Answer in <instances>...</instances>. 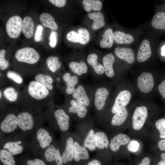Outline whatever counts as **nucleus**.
<instances>
[{
	"label": "nucleus",
	"mask_w": 165,
	"mask_h": 165,
	"mask_svg": "<svg viewBox=\"0 0 165 165\" xmlns=\"http://www.w3.org/2000/svg\"><path fill=\"white\" fill-rule=\"evenodd\" d=\"M15 57L18 61L30 64L36 63L40 58L39 53L34 48L25 47L18 50Z\"/></svg>",
	"instance_id": "obj_6"
},
{
	"label": "nucleus",
	"mask_w": 165,
	"mask_h": 165,
	"mask_svg": "<svg viewBox=\"0 0 165 165\" xmlns=\"http://www.w3.org/2000/svg\"><path fill=\"white\" fill-rule=\"evenodd\" d=\"M54 116L60 129L62 131L67 130L69 127L70 117L63 109H56L54 112Z\"/></svg>",
	"instance_id": "obj_19"
},
{
	"label": "nucleus",
	"mask_w": 165,
	"mask_h": 165,
	"mask_svg": "<svg viewBox=\"0 0 165 165\" xmlns=\"http://www.w3.org/2000/svg\"><path fill=\"white\" fill-rule=\"evenodd\" d=\"M23 20L18 15L13 16L7 21L6 26V32L11 38H16L20 35L22 31Z\"/></svg>",
	"instance_id": "obj_10"
},
{
	"label": "nucleus",
	"mask_w": 165,
	"mask_h": 165,
	"mask_svg": "<svg viewBox=\"0 0 165 165\" xmlns=\"http://www.w3.org/2000/svg\"><path fill=\"white\" fill-rule=\"evenodd\" d=\"M131 96L130 92L128 90L121 91L117 95L111 108V113L115 114L125 108L129 103Z\"/></svg>",
	"instance_id": "obj_11"
},
{
	"label": "nucleus",
	"mask_w": 165,
	"mask_h": 165,
	"mask_svg": "<svg viewBox=\"0 0 165 165\" xmlns=\"http://www.w3.org/2000/svg\"><path fill=\"white\" fill-rule=\"evenodd\" d=\"M2 93L1 90H0V99H1L2 97Z\"/></svg>",
	"instance_id": "obj_54"
},
{
	"label": "nucleus",
	"mask_w": 165,
	"mask_h": 165,
	"mask_svg": "<svg viewBox=\"0 0 165 165\" xmlns=\"http://www.w3.org/2000/svg\"><path fill=\"white\" fill-rule=\"evenodd\" d=\"M151 24L155 29L165 30V12H160L156 14L153 18Z\"/></svg>",
	"instance_id": "obj_32"
},
{
	"label": "nucleus",
	"mask_w": 165,
	"mask_h": 165,
	"mask_svg": "<svg viewBox=\"0 0 165 165\" xmlns=\"http://www.w3.org/2000/svg\"><path fill=\"white\" fill-rule=\"evenodd\" d=\"M23 159L22 162L23 165H47L42 159L28 157Z\"/></svg>",
	"instance_id": "obj_41"
},
{
	"label": "nucleus",
	"mask_w": 165,
	"mask_h": 165,
	"mask_svg": "<svg viewBox=\"0 0 165 165\" xmlns=\"http://www.w3.org/2000/svg\"><path fill=\"white\" fill-rule=\"evenodd\" d=\"M148 115L147 108L145 106L137 107L132 116V125L135 131L141 130L143 127Z\"/></svg>",
	"instance_id": "obj_9"
},
{
	"label": "nucleus",
	"mask_w": 165,
	"mask_h": 165,
	"mask_svg": "<svg viewBox=\"0 0 165 165\" xmlns=\"http://www.w3.org/2000/svg\"><path fill=\"white\" fill-rule=\"evenodd\" d=\"M68 66L72 72L78 76L80 79L87 76L88 67L86 62L82 60L71 61L69 63Z\"/></svg>",
	"instance_id": "obj_18"
},
{
	"label": "nucleus",
	"mask_w": 165,
	"mask_h": 165,
	"mask_svg": "<svg viewBox=\"0 0 165 165\" xmlns=\"http://www.w3.org/2000/svg\"><path fill=\"white\" fill-rule=\"evenodd\" d=\"M139 146L140 144L137 141L133 140L128 143L127 148L130 152H136L138 150Z\"/></svg>",
	"instance_id": "obj_44"
},
{
	"label": "nucleus",
	"mask_w": 165,
	"mask_h": 165,
	"mask_svg": "<svg viewBox=\"0 0 165 165\" xmlns=\"http://www.w3.org/2000/svg\"><path fill=\"white\" fill-rule=\"evenodd\" d=\"M74 143L72 137H69L67 139L65 149L61 155L63 164L71 161L74 159Z\"/></svg>",
	"instance_id": "obj_24"
},
{
	"label": "nucleus",
	"mask_w": 165,
	"mask_h": 165,
	"mask_svg": "<svg viewBox=\"0 0 165 165\" xmlns=\"http://www.w3.org/2000/svg\"><path fill=\"white\" fill-rule=\"evenodd\" d=\"M130 141V138L127 134H119L111 139L109 144L110 148L112 151H117L121 146L128 144Z\"/></svg>",
	"instance_id": "obj_21"
},
{
	"label": "nucleus",
	"mask_w": 165,
	"mask_h": 165,
	"mask_svg": "<svg viewBox=\"0 0 165 165\" xmlns=\"http://www.w3.org/2000/svg\"><path fill=\"white\" fill-rule=\"evenodd\" d=\"M89 18L93 20L92 28L94 30L100 29L105 24L104 17L103 13L100 12H94L89 13L88 14Z\"/></svg>",
	"instance_id": "obj_26"
},
{
	"label": "nucleus",
	"mask_w": 165,
	"mask_h": 165,
	"mask_svg": "<svg viewBox=\"0 0 165 165\" xmlns=\"http://www.w3.org/2000/svg\"><path fill=\"white\" fill-rule=\"evenodd\" d=\"M114 35L115 41L119 44H129L134 41V38L131 35L123 31H116L114 33Z\"/></svg>",
	"instance_id": "obj_31"
},
{
	"label": "nucleus",
	"mask_w": 165,
	"mask_h": 165,
	"mask_svg": "<svg viewBox=\"0 0 165 165\" xmlns=\"http://www.w3.org/2000/svg\"><path fill=\"white\" fill-rule=\"evenodd\" d=\"M40 155L47 165H51L53 163L56 165L63 164L59 149L52 143L42 152Z\"/></svg>",
	"instance_id": "obj_7"
},
{
	"label": "nucleus",
	"mask_w": 165,
	"mask_h": 165,
	"mask_svg": "<svg viewBox=\"0 0 165 165\" xmlns=\"http://www.w3.org/2000/svg\"><path fill=\"white\" fill-rule=\"evenodd\" d=\"M153 161H152L151 165H165V152L160 154L159 158Z\"/></svg>",
	"instance_id": "obj_48"
},
{
	"label": "nucleus",
	"mask_w": 165,
	"mask_h": 165,
	"mask_svg": "<svg viewBox=\"0 0 165 165\" xmlns=\"http://www.w3.org/2000/svg\"><path fill=\"white\" fill-rule=\"evenodd\" d=\"M105 85L101 83L96 86L93 104L98 111L104 109L110 96V90Z\"/></svg>",
	"instance_id": "obj_5"
},
{
	"label": "nucleus",
	"mask_w": 165,
	"mask_h": 165,
	"mask_svg": "<svg viewBox=\"0 0 165 165\" xmlns=\"http://www.w3.org/2000/svg\"><path fill=\"white\" fill-rule=\"evenodd\" d=\"M43 28L42 26L41 25H37L34 37L35 42H38L42 40Z\"/></svg>",
	"instance_id": "obj_45"
},
{
	"label": "nucleus",
	"mask_w": 165,
	"mask_h": 165,
	"mask_svg": "<svg viewBox=\"0 0 165 165\" xmlns=\"http://www.w3.org/2000/svg\"><path fill=\"white\" fill-rule=\"evenodd\" d=\"M74 159L76 162L80 160H86L89 158L88 152L84 146H80L77 142L74 143Z\"/></svg>",
	"instance_id": "obj_28"
},
{
	"label": "nucleus",
	"mask_w": 165,
	"mask_h": 165,
	"mask_svg": "<svg viewBox=\"0 0 165 165\" xmlns=\"http://www.w3.org/2000/svg\"><path fill=\"white\" fill-rule=\"evenodd\" d=\"M158 88L161 95L165 99V79L159 84Z\"/></svg>",
	"instance_id": "obj_50"
},
{
	"label": "nucleus",
	"mask_w": 165,
	"mask_h": 165,
	"mask_svg": "<svg viewBox=\"0 0 165 165\" xmlns=\"http://www.w3.org/2000/svg\"><path fill=\"white\" fill-rule=\"evenodd\" d=\"M66 38L70 42L86 44L89 41L90 35L88 30L85 28H80L77 31H71L68 32Z\"/></svg>",
	"instance_id": "obj_14"
},
{
	"label": "nucleus",
	"mask_w": 165,
	"mask_h": 165,
	"mask_svg": "<svg viewBox=\"0 0 165 165\" xmlns=\"http://www.w3.org/2000/svg\"><path fill=\"white\" fill-rule=\"evenodd\" d=\"M138 85L140 91L147 94L151 92L154 85V80L152 75L150 73L143 72L138 77Z\"/></svg>",
	"instance_id": "obj_15"
},
{
	"label": "nucleus",
	"mask_w": 165,
	"mask_h": 165,
	"mask_svg": "<svg viewBox=\"0 0 165 165\" xmlns=\"http://www.w3.org/2000/svg\"><path fill=\"white\" fill-rule=\"evenodd\" d=\"M115 53L119 59L125 61L129 64L133 63L135 61L133 51L130 48L118 47L115 49Z\"/></svg>",
	"instance_id": "obj_20"
},
{
	"label": "nucleus",
	"mask_w": 165,
	"mask_h": 165,
	"mask_svg": "<svg viewBox=\"0 0 165 165\" xmlns=\"http://www.w3.org/2000/svg\"><path fill=\"white\" fill-rule=\"evenodd\" d=\"M95 138L96 147L101 149L104 148H108L109 145L108 139L104 132H97L95 134Z\"/></svg>",
	"instance_id": "obj_36"
},
{
	"label": "nucleus",
	"mask_w": 165,
	"mask_h": 165,
	"mask_svg": "<svg viewBox=\"0 0 165 165\" xmlns=\"http://www.w3.org/2000/svg\"><path fill=\"white\" fill-rule=\"evenodd\" d=\"M6 50L2 49L0 50V68L2 70H4L9 66V62L5 58Z\"/></svg>",
	"instance_id": "obj_43"
},
{
	"label": "nucleus",
	"mask_w": 165,
	"mask_h": 165,
	"mask_svg": "<svg viewBox=\"0 0 165 165\" xmlns=\"http://www.w3.org/2000/svg\"><path fill=\"white\" fill-rule=\"evenodd\" d=\"M14 156L6 150L1 148L0 161L2 165H16Z\"/></svg>",
	"instance_id": "obj_34"
},
{
	"label": "nucleus",
	"mask_w": 165,
	"mask_h": 165,
	"mask_svg": "<svg viewBox=\"0 0 165 165\" xmlns=\"http://www.w3.org/2000/svg\"><path fill=\"white\" fill-rule=\"evenodd\" d=\"M102 38L100 45L103 48H110L113 45L114 39V35L112 29L110 28L106 29L102 35Z\"/></svg>",
	"instance_id": "obj_29"
},
{
	"label": "nucleus",
	"mask_w": 165,
	"mask_h": 165,
	"mask_svg": "<svg viewBox=\"0 0 165 165\" xmlns=\"http://www.w3.org/2000/svg\"><path fill=\"white\" fill-rule=\"evenodd\" d=\"M34 28V24L32 19L29 16L25 17L23 20L22 31L27 38L32 37Z\"/></svg>",
	"instance_id": "obj_25"
},
{
	"label": "nucleus",
	"mask_w": 165,
	"mask_h": 165,
	"mask_svg": "<svg viewBox=\"0 0 165 165\" xmlns=\"http://www.w3.org/2000/svg\"><path fill=\"white\" fill-rule=\"evenodd\" d=\"M155 126L159 132L160 138L162 139H165V118L157 120Z\"/></svg>",
	"instance_id": "obj_40"
},
{
	"label": "nucleus",
	"mask_w": 165,
	"mask_h": 165,
	"mask_svg": "<svg viewBox=\"0 0 165 165\" xmlns=\"http://www.w3.org/2000/svg\"><path fill=\"white\" fill-rule=\"evenodd\" d=\"M29 95L37 100H42L49 95V90L39 82L35 81H31L28 87Z\"/></svg>",
	"instance_id": "obj_12"
},
{
	"label": "nucleus",
	"mask_w": 165,
	"mask_h": 165,
	"mask_svg": "<svg viewBox=\"0 0 165 165\" xmlns=\"http://www.w3.org/2000/svg\"><path fill=\"white\" fill-rule=\"evenodd\" d=\"M57 34L56 31L51 32L49 38V44L52 48H55L56 45L57 40Z\"/></svg>",
	"instance_id": "obj_47"
},
{
	"label": "nucleus",
	"mask_w": 165,
	"mask_h": 165,
	"mask_svg": "<svg viewBox=\"0 0 165 165\" xmlns=\"http://www.w3.org/2000/svg\"><path fill=\"white\" fill-rule=\"evenodd\" d=\"M152 54L149 41L147 39L143 41L139 47L137 58L140 62H143L148 59Z\"/></svg>",
	"instance_id": "obj_22"
},
{
	"label": "nucleus",
	"mask_w": 165,
	"mask_h": 165,
	"mask_svg": "<svg viewBox=\"0 0 165 165\" xmlns=\"http://www.w3.org/2000/svg\"><path fill=\"white\" fill-rule=\"evenodd\" d=\"M62 80L65 83V93L68 95H71L80 82L79 77L73 73H65L62 76Z\"/></svg>",
	"instance_id": "obj_17"
},
{
	"label": "nucleus",
	"mask_w": 165,
	"mask_h": 165,
	"mask_svg": "<svg viewBox=\"0 0 165 165\" xmlns=\"http://www.w3.org/2000/svg\"><path fill=\"white\" fill-rule=\"evenodd\" d=\"M17 123L20 134L25 136L32 134L35 129L41 126L36 122L33 116L29 112L24 111L17 115Z\"/></svg>",
	"instance_id": "obj_4"
},
{
	"label": "nucleus",
	"mask_w": 165,
	"mask_h": 165,
	"mask_svg": "<svg viewBox=\"0 0 165 165\" xmlns=\"http://www.w3.org/2000/svg\"><path fill=\"white\" fill-rule=\"evenodd\" d=\"M128 115L127 109L125 108L113 115L111 122L113 126H118L123 124L126 120Z\"/></svg>",
	"instance_id": "obj_30"
},
{
	"label": "nucleus",
	"mask_w": 165,
	"mask_h": 165,
	"mask_svg": "<svg viewBox=\"0 0 165 165\" xmlns=\"http://www.w3.org/2000/svg\"><path fill=\"white\" fill-rule=\"evenodd\" d=\"M98 60V56L95 53L89 54L86 58L88 64L92 67L93 70L91 75L95 78L100 80L105 74V69L103 64L99 63Z\"/></svg>",
	"instance_id": "obj_16"
},
{
	"label": "nucleus",
	"mask_w": 165,
	"mask_h": 165,
	"mask_svg": "<svg viewBox=\"0 0 165 165\" xmlns=\"http://www.w3.org/2000/svg\"><path fill=\"white\" fill-rule=\"evenodd\" d=\"M39 20L42 26L55 31L58 28V25L54 18L50 14L47 13H42L39 17Z\"/></svg>",
	"instance_id": "obj_27"
},
{
	"label": "nucleus",
	"mask_w": 165,
	"mask_h": 165,
	"mask_svg": "<svg viewBox=\"0 0 165 165\" xmlns=\"http://www.w3.org/2000/svg\"><path fill=\"white\" fill-rule=\"evenodd\" d=\"M29 143L24 139V136L20 134L12 135L4 139L1 143V148L8 151L13 156L22 153L28 149Z\"/></svg>",
	"instance_id": "obj_2"
},
{
	"label": "nucleus",
	"mask_w": 165,
	"mask_h": 165,
	"mask_svg": "<svg viewBox=\"0 0 165 165\" xmlns=\"http://www.w3.org/2000/svg\"><path fill=\"white\" fill-rule=\"evenodd\" d=\"M7 77L15 82L20 84L23 82L21 76L18 73L13 71H9L6 73Z\"/></svg>",
	"instance_id": "obj_42"
},
{
	"label": "nucleus",
	"mask_w": 165,
	"mask_h": 165,
	"mask_svg": "<svg viewBox=\"0 0 165 165\" xmlns=\"http://www.w3.org/2000/svg\"><path fill=\"white\" fill-rule=\"evenodd\" d=\"M87 165H101V163L98 160H94L89 162Z\"/></svg>",
	"instance_id": "obj_52"
},
{
	"label": "nucleus",
	"mask_w": 165,
	"mask_h": 165,
	"mask_svg": "<svg viewBox=\"0 0 165 165\" xmlns=\"http://www.w3.org/2000/svg\"><path fill=\"white\" fill-rule=\"evenodd\" d=\"M0 129L2 133L13 135L19 129L17 115L12 113L7 115L1 122Z\"/></svg>",
	"instance_id": "obj_8"
},
{
	"label": "nucleus",
	"mask_w": 165,
	"mask_h": 165,
	"mask_svg": "<svg viewBox=\"0 0 165 165\" xmlns=\"http://www.w3.org/2000/svg\"><path fill=\"white\" fill-rule=\"evenodd\" d=\"M157 146L161 151L165 152V139H161L158 141Z\"/></svg>",
	"instance_id": "obj_51"
},
{
	"label": "nucleus",
	"mask_w": 165,
	"mask_h": 165,
	"mask_svg": "<svg viewBox=\"0 0 165 165\" xmlns=\"http://www.w3.org/2000/svg\"><path fill=\"white\" fill-rule=\"evenodd\" d=\"M102 61L105 75L110 78L114 77L115 75L113 67L115 61L114 55L111 53L107 54L103 57Z\"/></svg>",
	"instance_id": "obj_23"
},
{
	"label": "nucleus",
	"mask_w": 165,
	"mask_h": 165,
	"mask_svg": "<svg viewBox=\"0 0 165 165\" xmlns=\"http://www.w3.org/2000/svg\"><path fill=\"white\" fill-rule=\"evenodd\" d=\"M152 161L149 157L145 156L136 161L133 165H151Z\"/></svg>",
	"instance_id": "obj_46"
},
{
	"label": "nucleus",
	"mask_w": 165,
	"mask_h": 165,
	"mask_svg": "<svg viewBox=\"0 0 165 165\" xmlns=\"http://www.w3.org/2000/svg\"><path fill=\"white\" fill-rule=\"evenodd\" d=\"M3 95L5 98L10 102H15L17 100L18 93L13 87L6 88L3 91Z\"/></svg>",
	"instance_id": "obj_39"
},
{
	"label": "nucleus",
	"mask_w": 165,
	"mask_h": 165,
	"mask_svg": "<svg viewBox=\"0 0 165 165\" xmlns=\"http://www.w3.org/2000/svg\"><path fill=\"white\" fill-rule=\"evenodd\" d=\"M82 3L84 10L88 12H90L92 10L100 11L102 8V3L99 0H84Z\"/></svg>",
	"instance_id": "obj_33"
},
{
	"label": "nucleus",
	"mask_w": 165,
	"mask_h": 165,
	"mask_svg": "<svg viewBox=\"0 0 165 165\" xmlns=\"http://www.w3.org/2000/svg\"><path fill=\"white\" fill-rule=\"evenodd\" d=\"M46 62L50 70L53 73L58 70L62 65L59 58L57 56H50L47 58Z\"/></svg>",
	"instance_id": "obj_37"
},
{
	"label": "nucleus",
	"mask_w": 165,
	"mask_h": 165,
	"mask_svg": "<svg viewBox=\"0 0 165 165\" xmlns=\"http://www.w3.org/2000/svg\"><path fill=\"white\" fill-rule=\"evenodd\" d=\"M53 140V137L48 128L41 125L32 133L28 150L35 155H40L52 144Z\"/></svg>",
	"instance_id": "obj_1"
},
{
	"label": "nucleus",
	"mask_w": 165,
	"mask_h": 165,
	"mask_svg": "<svg viewBox=\"0 0 165 165\" xmlns=\"http://www.w3.org/2000/svg\"><path fill=\"white\" fill-rule=\"evenodd\" d=\"M67 100V103L68 104V113L76 115L77 117L82 119L86 116L88 110L86 106L73 99L71 95L69 96Z\"/></svg>",
	"instance_id": "obj_13"
},
{
	"label": "nucleus",
	"mask_w": 165,
	"mask_h": 165,
	"mask_svg": "<svg viewBox=\"0 0 165 165\" xmlns=\"http://www.w3.org/2000/svg\"><path fill=\"white\" fill-rule=\"evenodd\" d=\"M35 79V81L41 84L49 90H52L53 89L52 83L53 80L50 75L40 73L36 75Z\"/></svg>",
	"instance_id": "obj_35"
},
{
	"label": "nucleus",
	"mask_w": 165,
	"mask_h": 165,
	"mask_svg": "<svg viewBox=\"0 0 165 165\" xmlns=\"http://www.w3.org/2000/svg\"><path fill=\"white\" fill-rule=\"evenodd\" d=\"M94 130H90L84 141L83 145L85 148H88L90 151L94 150L96 147V143Z\"/></svg>",
	"instance_id": "obj_38"
},
{
	"label": "nucleus",
	"mask_w": 165,
	"mask_h": 165,
	"mask_svg": "<svg viewBox=\"0 0 165 165\" xmlns=\"http://www.w3.org/2000/svg\"><path fill=\"white\" fill-rule=\"evenodd\" d=\"M49 1L52 4L58 7L64 6L66 4V0H49Z\"/></svg>",
	"instance_id": "obj_49"
},
{
	"label": "nucleus",
	"mask_w": 165,
	"mask_h": 165,
	"mask_svg": "<svg viewBox=\"0 0 165 165\" xmlns=\"http://www.w3.org/2000/svg\"><path fill=\"white\" fill-rule=\"evenodd\" d=\"M56 80L57 82H59L60 81L61 79L60 77H57L56 78Z\"/></svg>",
	"instance_id": "obj_53"
},
{
	"label": "nucleus",
	"mask_w": 165,
	"mask_h": 165,
	"mask_svg": "<svg viewBox=\"0 0 165 165\" xmlns=\"http://www.w3.org/2000/svg\"><path fill=\"white\" fill-rule=\"evenodd\" d=\"M96 86L79 82L71 96L73 99L87 108L94 103Z\"/></svg>",
	"instance_id": "obj_3"
}]
</instances>
